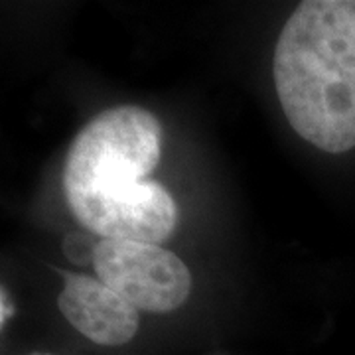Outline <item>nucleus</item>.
<instances>
[{"label":"nucleus","mask_w":355,"mask_h":355,"mask_svg":"<svg viewBox=\"0 0 355 355\" xmlns=\"http://www.w3.org/2000/svg\"><path fill=\"white\" fill-rule=\"evenodd\" d=\"M162 156V127L146 109L123 105L93 116L69 146L64 191L76 219L116 241H166L178 225V205L148 180Z\"/></svg>","instance_id":"obj_1"},{"label":"nucleus","mask_w":355,"mask_h":355,"mask_svg":"<svg viewBox=\"0 0 355 355\" xmlns=\"http://www.w3.org/2000/svg\"><path fill=\"white\" fill-rule=\"evenodd\" d=\"M32 355H51V354H32Z\"/></svg>","instance_id":"obj_6"},{"label":"nucleus","mask_w":355,"mask_h":355,"mask_svg":"<svg viewBox=\"0 0 355 355\" xmlns=\"http://www.w3.org/2000/svg\"><path fill=\"white\" fill-rule=\"evenodd\" d=\"M58 304L79 334L99 345H123L139 331V310L87 275L65 272Z\"/></svg>","instance_id":"obj_4"},{"label":"nucleus","mask_w":355,"mask_h":355,"mask_svg":"<svg viewBox=\"0 0 355 355\" xmlns=\"http://www.w3.org/2000/svg\"><path fill=\"white\" fill-rule=\"evenodd\" d=\"M93 266L97 279L135 310L172 312L191 292L184 261L153 243L101 239L93 251Z\"/></svg>","instance_id":"obj_3"},{"label":"nucleus","mask_w":355,"mask_h":355,"mask_svg":"<svg viewBox=\"0 0 355 355\" xmlns=\"http://www.w3.org/2000/svg\"><path fill=\"white\" fill-rule=\"evenodd\" d=\"M12 314V308L8 304V300H6V294L4 291L0 288V328H2V324H4V320Z\"/></svg>","instance_id":"obj_5"},{"label":"nucleus","mask_w":355,"mask_h":355,"mask_svg":"<svg viewBox=\"0 0 355 355\" xmlns=\"http://www.w3.org/2000/svg\"><path fill=\"white\" fill-rule=\"evenodd\" d=\"M272 77L291 127L324 153L355 146V0H308L280 32Z\"/></svg>","instance_id":"obj_2"}]
</instances>
